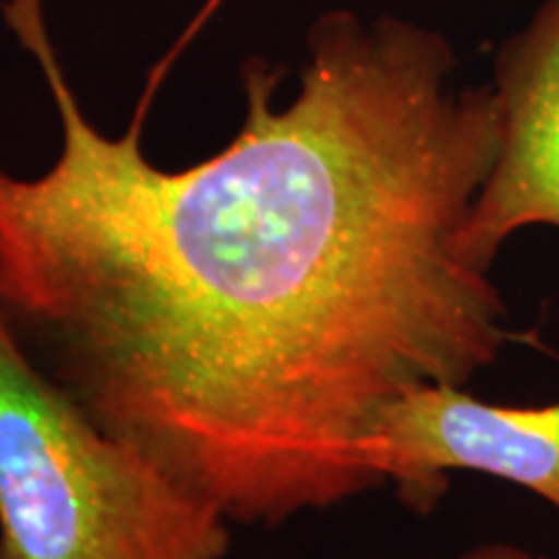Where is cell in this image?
Returning <instances> with one entry per match:
<instances>
[{
	"instance_id": "obj_3",
	"label": "cell",
	"mask_w": 559,
	"mask_h": 559,
	"mask_svg": "<svg viewBox=\"0 0 559 559\" xmlns=\"http://www.w3.org/2000/svg\"><path fill=\"white\" fill-rule=\"evenodd\" d=\"M381 485L415 513H430L451 472H485L542 495L559 510V402L498 407L461 386L425 383L381 417L373 440Z\"/></svg>"
},
{
	"instance_id": "obj_1",
	"label": "cell",
	"mask_w": 559,
	"mask_h": 559,
	"mask_svg": "<svg viewBox=\"0 0 559 559\" xmlns=\"http://www.w3.org/2000/svg\"><path fill=\"white\" fill-rule=\"evenodd\" d=\"M3 16L39 62L62 148L0 169V317L99 428L230 523L275 528L381 487L373 440L425 383L464 389L519 334L459 236L498 153L492 83L440 34L319 19L296 99L243 68L247 117L185 169L143 151L160 60L120 138L83 115L41 0Z\"/></svg>"
},
{
	"instance_id": "obj_2",
	"label": "cell",
	"mask_w": 559,
	"mask_h": 559,
	"mask_svg": "<svg viewBox=\"0 0 559 559\" xmlns=\"http://www.w3.org/2000/svg\"><path fill=\"white\" fill-rule=\"evenodd\" d=\"M230 526L99 428L0 317V559H226Z\"/></svg>"
},
{
	"instance_id": "obj_5",
	"label": "cell",
	"mask_w": 559,
	"mask_h": 559,
	"mask_svg": "<svg viewBox=\"0 0 559 559\" xmlns=\"http://www.w3.org/2000/svg\"><path fill=\"white\" fill-rule=\"evenodd\" d=\"M461 559H534L528 551L521 547H513V544H481V547H474L461 555Z\"/></svg>"
},
{
	"instance_id": "obj_4",
	"label": "cell",
	"mask_w": 559,
	"mask_h": 559,
	"mask_svg": "<svg viewBox=\"0 0 559 559\" xmlns=\"http://www.w3.org/2000/svg\"><path fill=\"white\" fill-rule=\"evenodd\" d=\"M500 140L479 187L459 251L489 270L502 243L528 226L559 228V0H542L534 19L495 58Z\"/></svg>"
}]
</instances>
